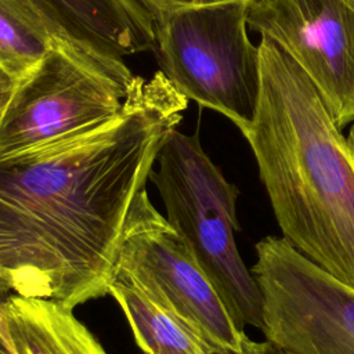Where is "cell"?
Here are the masks:
<instances>
[{
  "instance_id": "20",
  "label": "cell",
  "mask_w": 354,
  "mask_h": 354,
  "mask_svg": "<svg viewBox=\"0 0 354 354\" xmlns=\"http://www.w3.org/2000/svg\"><path fill=\"white\" fill-rule=\"evenodd\" d=\"M1 336H3V335H1ZM3 339H4V337H3ZM4 340H6V339H4ZM6 343H7V342H6ZM7 347H8V350H10V353H11V354H15V353H14V351H12V350H11V348H10V346H8V343H7Z\"/></svg>"
},
{
  "instance_id": "10",
  "label": "cell",
  "mask_w": 354,
  "mask_h": 354,
  "mask_svg": "<svg viewBox=\"0 0 354 354\" xmlns=\"http://www.w3.org/2000/svg\"><path fill=\"white\" fill-rule=\"evenodd\" d=\"M0 333L15 354H106L72 308L51 300L7 296Z\"/></svg>"
},
{
  "instance_id": "5",
  "label": "cell",
  "mask_w": 354,
  "mask_h": 354,
  "mask_svg": "<svg viewBox=\"0 0 354 354\" xmlns=\"http://www.w3.org/2000/svg\"><path fill=\"white\" fill-rule=\"evenodd\" d=\"M141 76L57 41L18 80L0 123V156L76 136L115 119Z\"/></svg>"
},
{
  "instance_id": "15",
  "label": "cell",
  "mask_w": 354,
  "mask_h": 354,
  "mask_svg": "<svg viewBox=\"0 0 354 354\" xmlns=\"http://www.w3.org/2000/svg\"><path fill=\"white\" fill-rule=\"evenodd\" d=\"M243 354H285V353L268 340L253 342L248 337L245 342Z\"/></svg>"
},
{
  "instance_id": "6",
  "label": "cell",
  "mask_w": 354,
  "mask_h": 354,
  "mask_svg": "<svg viewBox=\"0 0 354 354\" xmlns=\"http://www.w3.org/2000/svg\"><path fill=\"white\" fill-rule=\"evenodd\" d=\"M112 279L140 290L173 315L216 354H243L248 339L173 225L147 189L133 203Z\"/></svg>"
},
{
  "instance_id": "7",
  "label": "cell",
  "mask_w": 354,
  "mask_h": 354,
  "mask_svg": "<svg viewBox=\"0 0 354 354\" xmlns=\"http://www.w3.org/2000/svg\"><path fill=\"white\" fill-rule=\"evenodd\" d=\"M256 256L266 340L285 354H354V288L285 238H263Z\"/></svg>"
},
{
  "instance_id": "16",
  "label": "cell",
  "mask_w": 354,
  "mask_h": 354,
  "mask_svg": "<svg viewBox=\"0 0 354 354\" xmlns=\"http://www.w3.org/2000/svg\"><path fill=\"white\" fill-rule=\"evenodd\" d=\"M347 142H348L350 151H351L353 158H354V123H353V126L350 127V131H348V136H347Z\"/></svg>"
},
{
  "instance_id": "17",
  "label": "cell",
  "mask_w": 354,
  "mask_h": 354,
  "mask_svg": "<svg viewBox=\"0 0 354 354\" xmlns=\"http://www.w3.org/2000/svg\"><path fill=\"white\" fill-rule=\"evenodd\" d=\"M0 354H11L10 350H8V347H7L6 340H4L3 336H1V333H0Z\"/></svg>"
},
{
  "instance_id": "13",
  "label": "cell",
  "mask_w": 354,
  "mask_h": 354,
  "mask_svg": "<svg viewBox=\"0 0 354 354\" xmlns=\"http://www.w3.org/2000/svg\"><path fill=\"white\" fill-rule=\"evenodd\" d=\"M140 3L151 15L155 18L156 15L173 11L178 8H187V7H198V6H207V4H217L224 1H234V0H136ZM252 1V0H248Z\"/></svg>"
},
{
  "instance_id": "11",
  "label": "cell",
  "mask_w": 354,
  "mask_h": 354,
  "mask_svg": "<svg viewBox=\"0 0 354 354\" xmlns=\"http://www.w3.org/2000/svg\"><path fill=\"white\" fill-rule=\"evenodd\" d=\"M108 295L116 300L126 315L141 354H158L162 351L216 354L195 332L127 282L112 279Z\"/></svg>"
},
{
  "instance_id": "3",
  "label": "cell",
  "mask_w": 354,
  "mask_h": 354,
  "mask_svg": "<svg viewBox=\"0 0 354 354\" xmlns=\"http://www.w3.org/2000/svg\"><path fill=\"white\" fill-rule=\"evenodd\" d=\"M149 180L166 218L183 238L239 329L263 328L260 288L238 252L235 231L239 189L203 151L199 136L171 129L158 151Z\"/></svg>"
},
{
  "instance_id": "8",
  "label": "cell",
  "mask_w": 354,
  "mask_h": 354,
  "mask_svg": "<svg viewBox=\"0 0 354 354\" xmlns=\"http://www.w3.org/2000/svg\"><path fill=\"white\" fill-rule=\"evenodd\" d=\"M248 25L304 71L340 130L354 123V10L344 0H252Z\"/></svg>"
},
{
  "instance_id": "18",
  "label": "cell",
  "mask_w": 354,
  "mask_h": 354,
  "mask_svg": "<svg viewBox=\"0 0 354 354\" xmlns=\"http://www.w3.org/2000/svg\"><path fill=\"white\" fill-rule=\"evenodd\" d=\"M158 354H189V353H176V351H162Z\"/></svg>"
},
{
  "instance_id": "19",
  "label": "cell",
  "mask_w": 354,
  "mask_h": 354,
  "mask_svg": "<svg viewBox=\"0 0 354 354\" xmlns=\"http://www.w3.org/2000/svg\"><path fill=\"white\" fill-rule=\"evenodd\" d=\"M344 1H346V3H347V4L354 10V0H344Z\"/></svg>"
},
{
  "instance_id": "2",
  "label": "cell",
  "mask_w": 354,
  "mask_h": 354,
  "mask_svg": "<svg viewBox=\"0 0 354 354\" xmlns=\"http://www.w3.org/2000/svg\"><path fill=\"white\" fill-rule=\"evenodd\" d=\"M260 98L243 133L282 236L354 288V158L304 71L261 36Z\"/></svg>"
},
{
  "instance_id": "12",
  "label": "cell",
  "mask_w": 354,
  "mask_h": 354,
  "mask_svg": "<svg viewBox=\"0 0 354 354\" xmlns=\"http://www.w3.org/2000/svg\"><path fill=\"white\" fill-rule=\"evenodd\" d=\"M57 41L69 43L29 0H0V65L10 73L24 77Z\"/></svg>"
},
{
  "instance_id": "9",
  "label": "cell",
  "mask_w": 354,
  "mask_h": 354,
  "mask_svg": "<svg viewBox=\"0 0 354 354\" xmlns=\"http://www.w3.org/2000/svg\"><path fill=\"white\" fill-rule=\"evenodd\" d=\"M66 41L105 61L152 50V15L136 0H29Z\"/></svg>"
},
{
  "instance_id": "4",
  "label": "cell",
  "mask_w": 354,
  "mask_h": 354,
  "mask_svg": "<svg viewBox=\"0 0 354 354\" xmlns=\"http://www.w3.org/2000/svg\"><path fill=\"white\" fill-rule=\"evenodd\" d=\"M250 1L166 11L153 18L162 72L188 100L228 118L243 134L260 98V53L248 33Z\"/></svg>"
},
{
  "instance_id": "1",
  "label": "cell",
  "mask_w": 354,
  "mask_h": 354,
  "mask_svg": "<svg viewBox=\"0 0 354 354\" xmlns=\"http://www.w3.org/2000/svg\"><path fill=\"white\" fill-rule=\"evenodd\" d=\"M187 104L158 71L115 119L0 156V300L73 310L108 295L133 203Z\"/></svg>"
},
{
  "instance_id": "14",
  "label": "cell",
  "mask_w": 354,
  "mask_h": 354,
  "mask_svg": "<svg viewBox=\"0 0 354 354\" xmlns=\"http://www.w3.org/2000/svg\"><path fill=\"white\" fill-rule=\"evenodd\" d=\"M18 77L10 73L6 68L0 65V123L6 113V109L11 101L14 90L18 84Z\"/></svg>"
}]
</instances>
